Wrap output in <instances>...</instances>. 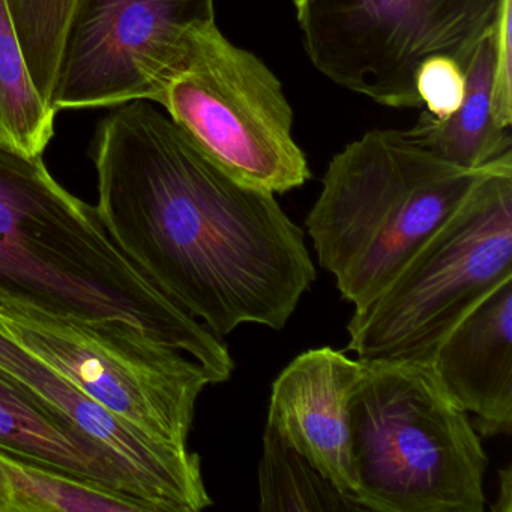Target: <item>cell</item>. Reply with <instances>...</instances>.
I'll return each mask as SVG.
<instances>
[{"label":"cell","mask_w":512,"mask_h":512,"mask_svg":"<svg viewBox=\"0 0 512 512\" xmlns=\"http://www.w3.org/2000/svg\"><path fill=\"white\" fill-rule=\"evenodd\" d=\"M0 329L128 424L188 448L196 404L214 376L181 350L110 326L0 305Z\"/></svg>","instance_id":"obj_8"},{"label":"cell","mask_w":512,"mask_h":512,"mask_svg":"<svg viewBox=\"0 0 512 512\" xmlns=\"http://www.w3.org/2000/svg\"><path fill=\"white\" fill-rule=\"evenodd\" d=\"M56 112L38 94L7 0H0V142L43 155L55 136Z\"/></svg>","instance_id":"obj_16"},{"label":"cell","mask_w":512,"mask_h":512,"mask_svg":"<svg viewBox=\"0 0 512 512\" xmlns=\"http://www.w3.org/2000/svg\"><path fill=\"white\" fill-rule=\"evenodd\" d=\"M466 76L460 64L446 56L428 59L416 74V91L427 112L437 119L448 118L460 107Z\"/></svg>","instance_id":"obj_19"},{"label":"cell","mask_w":512,"mask_h":512,"mask_svg":"<svg viewBox=\"0 0 512 512\" xmlns=\"http://www.w3.org/2000/svg\"><path fill=\"white\" fill-rule=\"evenodd\" d=\"M0 512H151L103 485L0 451Z\"/></svg>","instance_id":"obj_15"},{"label":"cell","mask_w":512,"mask_h":512,"mask_svg":"<svg viewBox=\"0 0 512 512\" xmlns=\"http://www.w3.org/2000/svg\"><path fill=\"white\" fill-rule=\"evenodd\" d=\"M493 512H512V466L508 464L499 472V494L491 505Z\"/></svg>","instance_id":"obj_21"},{"label":"cell","mask_w":512,"mask_h":512,"mask_svg":"<svg viewBox=\"0 0 512 512\" xmlns=\"http://www.w3.org/2000/svg\"><path fill=\"white\" fill-rule=\"evenodd\" d=\"M512 280V152L347 323L359 361L430 362L455 325Z\"/></svg>","instance_id":"obj_5"},{"label":"cell","mask_w":512,"mask_h":512,"mask_svg":"<svg viewBox=\"0 0 512 512\" xmlns=\"http://www.w3.org/2000/svg\"><path fill=\"white\" fill-rule=\"evenodd\" d=\"M262 512H349L361 506L266 425L259 463Z\"/></svg>","instance_id":"obj_17"},{"label":"cell","mask_w":512,"mask_h":512,"mask_svg":"<svg viewBox=\"0 0 512 512\" xmlns=\"http://www.w3.org/2000/svg\"><path fill=\"white\" fill-rule=\"evenodd\" d=\"M151 103L242 184L283 194L311 179L280 80L262 59L233 46L217 23L191 32Z\"/></svg>","instance_id":"obj_6"},{"label":"cell","mask_w":512,"mask_h":512,"mask_svg":"<svg viewBox=\"0 0 512 512\" xmlns=\"http://www.w3.org/2000/svg\"><path fill=\"white\" fill-rule=\"evenodd\" d=\"M512 0H502L494 26L493 88L491 115L497 127L512 124Z\"/></svg>","instance_id":"obj_20"},{"label":"cell","mask_w":512,"mask_h":512,"mask_svg":"<svg viewBox=\"0 0 512 512\" xmlns=\"http://www.w3.org/2000/svg\"><path fill=\"white\" fill-rule=\"evenodd\" d=\"M41 157L0 142V305L140 335L227 382V344L137 269Z\"/></svg>","instance_id":"obj_2"},{"label":"cell","mask_w":512,"mask_h":512,"mask_svg":"<svg viewBox=\"0 0 512 512\" xmlns=\"http://www.w3.org/2000/svg\"><path fill=\"white\" fill-rule=\"evenodd\" d=\"M7 2L32 82L44 103L53 109V92L77 0Z\"/></svg>","instance_id":"obj_18"},{"label":"cell","mask_w":512,"mask_h":512,"mask_svg":"<svg viewBox=\"0 0 512 512\" xmlns=\"http://www.w3.org/2000/svg\"><path fill=\"white\" fill-rule=\"evenodd\" d=\"M361 368L331 347L301 353L275 379L266 422L359 506L349 404Z\"/></svg>","instance_id":"obj_11"},{"label":"cell","mask_w":512,"mask_h":512,"mask_svg":"<svg viewBox=\"0 0 512 512\" xmlns=\"http://www.w3.org/2000/svg\"><path fill=\"white\" fill-rule=\"evenodd\" d=\"M0 370L28 386L92 442L106 449L145 488L158 512H199L214 505L202 458L152 439L101 406L0 329Z\"/></svg>","instance_id":"obj_10"},{"label":"cell","mask_w":512,"mask_h":512,"mask_svg":"<svg viewBox=\"0 0 512 512\" xmlns=\"http://www.w3.org/2000/svg\"><path fill=\"white\" fill-rule=\"evenodd\" d=\"M211 23L214 0H77L53 109L152 101L191 32Z\"/></svg>","instance_id":"obj_9"},{"label":"cell","mask_w":512,"mask_h":512,"mask_svg":"<svg viewBox=\"0 0 512 512\" xmlns=\"http://www.w3.org/2000/svg\"><path fill=\"white\" fill-rule=\"evenodd\" d=\"M0 451L103 485L158 512L145 488L113 455L4 370H0Z\"/></svg>","instance_id":"obj_13"},{"label":"cell","mask_w":512,"mask_h":512,"mask_svg":"<svg viewBox=\"0 0 512 512\" xmlns=\"http://www.w3.org/2000/svg\"><path fill=\"white\" fill-rule=\"evenodd\" d=\"M494 29L481 41L464 76L466 88L460 107L445 119L421 113L418 122L404 131L409 139L436 157L478 169L512 152L509 128L497 127L491 115Z\"/></svg>","instance_id":"obj_14"},{"label":"cell","mask_w":512,"mask_h":512,"mask_svg":"<svg viewBox=\"0 0 512 512\" xmlns=\"http://www.w3.org/2000/svg\"><path fill=\"white\" fill-rule=\"evenodd\" d=\"M502 0H295L311 64L382 106L419 107L416 74L437 56L466 71Z\"/></svg>","instance_id":"obj_7"},{"label":"cell","mask_w":512,"mask_h":512,"mask_svg":"<svg viewBox=\"0 0 512 512\" xmlns=\"http://www.w3.org/2000/svg\"><path fill=\"white\" fill-rule=\"evenodd\" d=\"M361 362L349 413L364 511H484L487 455L433 365Z\"/></svg>","instance_id":"obj_4"},{"label":"cell","mask_w":512,"mask_h":512,"mask_svg":"<svg viewBox=\"0 0 512 512\" xmlns=\"http://www.w3.org/2000/svg\"><path fill=\"white\" fill-rule=\"evenodd\" d=\"M512 280L467 313L430 364L455 403L476 416L482 437L512 430Z\"/></svg>","instance_id":"obj_12"},{"label":"cell","mask_w":512,"mask_h":512,"mask_svg":"<svg viewBox=\"0 0 512 512\" xmlns=\"http://www.w3.org/2000/svg\"><path fill=\"white\" fill-rule=\"evenodd\" d=\"M92 160L101 221L164 295L220 338L287 325L316 268L275 194L224 172L146 100L101 121Z\"/></svg>","instance_id":"obj_1"},{"label":"cell","mask_w":512,"mask_h":512,"mask_svg":"<svg viewBox=\"0 0 512 512\" xmlns=\"http://www.w3.org/2000/svg\"><path fill=\"white\" fill-rule=\"evenodd\" d=\"M500 158L466 169L395 130L370 131L335 154L307 229L343 299L359 308L376 298Z\"/></svg>","instance_id":"obj_3"}]
</instances>
